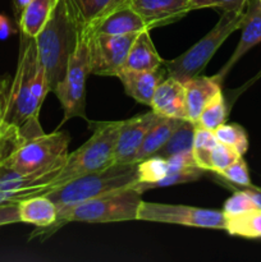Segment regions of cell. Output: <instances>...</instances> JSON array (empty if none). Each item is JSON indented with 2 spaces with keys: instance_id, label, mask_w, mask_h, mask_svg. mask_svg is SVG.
Wrapping results in <instances>:
<instances>
[{
  "instance_id": "41",
  "label": "cell",
  "mask_w": 261,
  "mask_h": 262,
  "mask_svg": "<svg viewBox=\"0 0 261 262\" xmlns=\"http://www.w3.org/2000/svg\"><path fill=\"white\" fill-rule=\"evenodd\" d=\"M260 2H261V0H260Z\"/></svg>"
},
{
  "instance_id": "24",
  "label": "cell",
  "mask_w": 261,
  "mask_h": 262,
  "mask_svg": "<svg viewBox=\"0 0 261 262\" xmlns=\"http://www.w3.org/2000/svg\"><path fill=\"white\" fill-rule=\"evenodd\" d=\"M227 232L243 238H261V210L255 209L238 216L228 217Z\"/></svg>"
},
{
  "instance_id": "36",
  "label": "cell",
  "mask_w": 261,
  "mask_h": 262,
  "mask_svg": "<svg viewBox=\"0 0 261 262\" xmlns=\"http://www.w3.org/2000/svg\"><path fill=\"white\" fill-rule=\"evenodd\" d=\"M14 223H20L18 204L0 205V227Z\"/></svg>"
},
{
  "instance_id": "25",
  "label": "cell",
  "mask_w": 261,
  "mask_h": 262,
  "mask_svg": "<svg viewBox=\"0 0 261 262\" xmlns=\"http://www.w3.org/2000/svg\"><path fill=\"white\" fill-rule=\"evenodd\" d=\"M228 112L229 110L225 104V99L223 96V92L220 91L207 102V105L204 107L194 124L199 128H204V129L214 132L217 127L227 122Z\"/></svg>"
},
{
  "instance_id": "15",
  "label": "cell",
  "mask_w": 261,
  "mask_h": 262,
  "mask_svg": "<svg viewBox=\"0 0 261 262\" xmlns=\"http://www.w3.org/2000/svg\"><path fill=\"white\" fill-rule=\"evenodd\" d=\"M168 77L165 67H159L153 71H128L123 69L117 78L122 82L128 96L140 104L150 106L154 94L159 84Z\"/></svg>"
},
{
  "instance_id": "10",
  "label": "cell",
  "mask_w": 261,
  "mask_h": 262,
  "mask_svg": "<svg viewBox=\"0 0 261 262\" xmlns=\"http://www.w3.org/2000/svg\"><path fill=\"white\" fill-rule=\"evenodd\" d=\"M138 33L110 36L94 33L89 38L90 74L117 77L124 68L128 51Z\"/></svg>"
},
{
  "instance_id": "26",
  "label": "cell",
  "mask_w": 261,
  "mask_h": 262,
  "mask_svg": "<svg viewBox=\"0 0 261 262\" xmlns=\"http://www.w3.org/2000/svg\"><path fill=\"white\" fill-rule=\"evenodd\" d=\"M219 141L215 137L214 132L204 128L196 127L193 138V146H192V155H193L196 165L205 171H211V163H210V155L214 150L215 146Z\"/></svg>"
},
{
  "instance_id": "35",
  "label": "cell",
  "mask_w": 261,
  "mask_h": 262,
  "mask_svg": "<svg viewBox=\"0 0 261 262\" xmlns=\"http://www.w3.org/2000/svg\"><path fill=\"white\" fill-rule=\"evenodd\" d=\"M166 165H168V174L174 173V171L188 170V169L199 168V166L196 165L193 155H192V151L177 154V155L170 156V158L166 159Z\"/></svg>"
},
{
  "instance_id": "2",
  "label": "cell",
  "mask_w": 261,
  "mask_h": 262,
  "mask_svg": "<svg viewBox=\"0 0 261 262\" xmlns=\"http://www.w3.org/2000/svg\"><path fill=\"white\" fill-rule=\"evenodd\" d=\"M79 26L68 0H56L49 20L35 38L50 91L63 79L76 48Z\"/></svg>"
},
{
  "instance_id": "16",
  "label": "cell",
  "mask_w": 261,
  "mask_h": 262,
  "mask_svg": "<svg viewBox=\"0 0 261 262\" xmlns=\"http://www.w3.org/2000/svg\"><path fill=\"white\" fill-rule=\"evenodd\" d=\"M74 13L79 30H96L97 26L112 13L129 5L130 0H68Z\"/></svg>"
},
{
  "instance_id": "19",
  "label": "cell",
  "mask_w": 261,
  "mask_h": 262,
  "mask_svg": "<svg viewBox=\"0 0 261 262\" xmlns=\"http://www.w3.org/2000/svg\"><path fill=\"white\" fill-rule=\"evenodd\" d=\"M164 59L156 51L151 40L150 31H142L136 36L129 51L124 68L128 71H153L163 66Z\"/></svg>"
},
{
  "instance_id": "29",
  "label": "cell",
  "mask_w": 261,
  "mask_h": 262,
  "mask_svg": "<svg viewBox=\"0 0 261 262\" xmlns=\"http://www.w3.org/2000/svg\"><path fill=\"white\" fill-rule=\"evenodd\" d=\"M166 174H168L166 159L160 156H150L138 163V183H154L164 178Z\"/></svg>"
},
{
  "instance_id": "23",
  "label": "cell",
  "mask_w": 261,
  "mask_h": 262,
  "mask_svg": "<svg viewBox=\"0 0 261 262\" xmlns=\"http://www.w3.org/2000/svg\"><path fill=\"white\" fill-rule=\"evenodd\" d=\"M194 132H196V124L191 120H183V123L171 133L165 145L155 154V156L168 159L177 154L192 151Z\"/></svg>"
},
{
  "instance_id": "38",
  "label": "cell",
  "mask_w": 261,
  "mask_h": 262,
  "mask_svg": "<svg viewBox=\"0 0 261 262\" xmlns=\"http://www.w3.org/2000/svg\"><path fill=\"white\" fill-rule=\"evenodd\" d=\"M13 33L12 25L4 14H0V40H7Z\"/></svg>"
},
{
  "instance_id": "31",
  "label": "cell",
  "mask_w": 261,
  "mask_h": 262,
  "mask_svg": "<svg viewBox=\"0 0 261 262\" xmlns=\"http://www.w3.org/2000/svg\"><path fill=\"white\" fill-rule=\"evenodd\" d=\"M242 155L237 152L230 146L224 145V143H217L211 151L210 155V163H211V171L215 174H222L223 170L228 168L232 163H234L238 158Z\"/></svg>"
},
{
  "instance_id": "21",
  "label": "cell",
  "mask_w": 261,
  "mask_h": 262,
  "mask_svg": "<svg viewBox=\"0 0 261 262\" xmlns=\"http://www.w3.org/2000/svg\"><path fill=\"white\" fill-rule=\"evenodd\" d=\"M183 123V119H177V118H165L160 117L153 127L148 129L147 135L143 138L142 143H141L140 148L136 152L135 158H133L132 163H140V161L145 160V159L154 156L164 145L171 133Z\"/></svg>"
},
{
  "instance_id": "40",
  "label": "cell",
  "mask_w": 261,
  "mask_h": 262,
  "mask_svg": "<svg viewBox=\"0 0 261 262\" xmlns=\"http://www.w3.org/2000/svg\"><path fill=\"white\" fill-rule=\"evenodd\" d=\"M12 127H14V125L9 124V123L5 122L4 119H0V136L4 135V133H7Z\"/></svg>"
},
{
  "instance_id": "28",
  "label": "cell",
  "mask_w": 261,
  "mask_h": 262,
  "mask_svg": "<svg viewBox=\"0 0 261 262\" xmlns=\"http://www.w3.org/2000/svg\"><path fill=\"white\" fill-rule=\"evenodd\" d=\"M205 170L200 168H193L188 169V170H181V171H174V173L166 174L164 178H161L160 181L154 182L150 184H141L137 183L133 186V188L136 191H138L140 193H143L145 191H148L151 188H159V187H169L174 186V184H181V183H189V182H196L204 176Z\"/></svg>"
},
{
  "instance_id": "3",
  "label": "cell",
  "mask_w": 261,
  "mask_h": 262,
  "mask_svg": "<svg viewBox=\"0 0 261 262\" xmlns=\"http://www.w3.org/2000/svg\"><path fill=\"white\" fill-rule=\"evenodd\" d=\"M138 183V163L112 164L101 170L74 178L46 193L59 211L79 202L89 201L113 192L133 188Z\"/></svg>"
},
{
  "instance_id": "18",
  "label": "cell",
  "mask_w": 261,
  "mask_h": 262,
  "mask_svg": "<svg viewBox=\"0 0 261 262\" xmlns=\"http://www.w3.org/2000/svg\"><path fill=\"white\" fill-rule=\"evenodd\" d=\"M18 211L20 223L33 224L41 229L53 227L58 219L55 204L45 194H36L19 201Z\"/></svg>"
},
{
  "instance_id": "11",
  "label": "cell",
  "mask_w": 261,
  "mask_h": 262,
  "mask_svg": "<svg viewBox=\"0 0 261 262\" xmlns=\"http://www.w3.org/2000/svg\"><path fill=\"white\" fill-rule=\"evenodd\" d=\"M159 118L160 115L150 110L145 114H140L130 119L123 120L119 136H118L117 146H115L114 164L132 163L148 129L153 127L154 123Z\"/></svg>"
},
{
  "instance_id": "20",
  "label": "cell",
  "mask_w": 261,
  "mask_h": 262,
  "mask_svg": "<svg viewBox=\"0 0 261 262\" xmlns=\"http://www.w3.org/2000/svg\"><path fill=\"white\" fill-rule=\"evenodd\" d=\"M142 31H148L146 23L130 8V5H125L105 18L91 35L102 33V35L110 36H123L130 35V33H140Z\"/></svg>"
},
{
  "instance_id": "17",
  "label": "cell",
  "mask_w": 261,
  "mask_h": 262,
  "mask_svg": "<svg viewBox=\"0 0 261 262\" xmlns=\"http://www.w3.org/2000/svg\"><path fill=\"white\" fill-rule=\"evenodd\" d=\"M183 84L186 91L187 118L192 123H196L207 102L222 91V82L215 78V76H196Z\"/></svg>"
},
{
  "instance_id": "12",
  "label": "cell",
  "mask_w": 261,
  "mask_h": 262,
  "mask_svg": "<svg viewBox=\"0 0 261 262\" xmlns=\"http://www.w3.org/2000/svg\"><path fill=\"white\" fill-rule=\"evenodd\" d=\"M129 5L148 31L177 22L192 10L189 0H130Z\"/></svg>"
},
{
  "instance_id": "8",
  "label": "cell",
  "mask_w": 261,
  "mask_h": 262,
  "mask_svg": "<svg viewBox=\"0 0 261 262\" xmlns=\"http://www.w3.org/2000/svg\"><path fill=\"white\" fill-rule=\"evenodd\" d=\"M89 31L79 30L78 40L63 79L59 82L54 94L58 96L64 110L63 123L74 117L86 118V78L90 74L89 67Z\"/></svg>"
},
{
  "instance_id": "34",
  "label": "cell",
  "mask_w": 261,
  "mask_h": 262,
  "mask_svg": "<svg viewBox=\"0 0 261 262\" xmlns=\"http://www.w3.org/2000/svg\"><path fill=\"white\" fill-rule=\"evenodd\" d=\"M25 140L26 137L17 127H12L7 133L0 136V165Z\"/></svg>"
},
{
  "instance_id": "13",
  "label": "cell",
  "mask_w": 261,
  "mask_h": 262,
  "mask_svg": "<svg viewBox=\"0 0 261 262\" xmlns=\"http://www.w3.org/2000/svg\"><path fill=\"white\" fill-rule=\"evenodd\" d=\"M242 35H241L240 42L237 48L233 51L229 60L223 66V68L215 74V78L223 82V79L227 77L230 69L233 68L235 63L243 58L248 50L261 42V2L260 0H248L245 8V15H243L242 25Z\"/></svg>"
},
{
  "instance_id": "9",
  "label": "cell",
  "mask_w": 261,
  "mask_h": 262,
  "mask_svg": "<svg viewBox=\"0 0 261 262\" xmlns=\"http://www.w3.org/2000/svg\"><path fill=\"white\" fill-rule=\"evenodd\" d=\"M141 222L178 224L187 227L205 228V229L227 230L228 217L223 210L201 209V207L186 206V205L158 204V202L142 201L137 214Z\"/></svg>"
},
{
  "instance_id": "4",
  "label": "cell",
  "mask_w": 261,
  "mask_h": 262,
  "mask_svg": "<svg viewBox=\"0 0 261 262\" xmlns=\"http://www.w3.org/2000/svg\"><path fill=\"white\" fill-rule=\"evenodd\" d=\"M122 123L123 120L96 123L91 137L81 147L68 154L66 164L44 194L68 183L72 179L101 170L114 164L115 146Z\"/></svg>"
},
{
  "instance_id": "1",
  "label": "cell",
  "mask_w": 261,
  "mask_h": 262,
  "mask_svg": "<svg viewBox=\"0 0 261 262\" xmlns=\"http://www.w3.org/2000/svg\"><path fill=\"white\" fill-rule=\"evenodd\" d=\"M49 91L48 77L38 58L35 38L20 32L19 56L10 83L5 122L19 129L40 130L38 114Z\"/></svg>"
},
{
  "instance_id": "27",
  "label": "cell",
  "mask_w": 261,
  "mask_h": 262,
  "mask_svg": "<svg viewBox=\"0 0 261 262\" xmlns=\"http://www.w3.org/2000/svg\"><path fill=\"white\" fill-rule=\"evenodd\" d=\"M214 135L220 143L230 146L240 155H245L248 148V137L246 130L240 124H222L214 130Z\"/></svg>"
},
{
  "instance_id": "32",
  "label": "cell",
  "mask_w": 261,
  "mask_h": 262,
  "mask_svg": "<svg viewBox=\"0 0 261 262\" xmlns=\"http://www.w3.org/2000/svg\"><path fill=\"white\" fill-rule=\"evenodd\" d=\"M223 178H225L227 181L232 182L233 184H237V186L247 187L251 186V178L250 173H248V168L246 161L243 160V156L238 158L234 163L230 164L225 170H223L222 174Z\"/></svg>"
},
{
  "instance_id": "33",
  "label": "cell",
  "mask_w": 261,
  "mask_h": 262,
  "mask_svg": "<svg viewBox=\"0 0 261 262\" xmlns=\"http://www.w3.org/2000/svg\"><path fill=\"white\" fill-rule=\"evenodd\" d=\"M248 0H189L191 9L217 8L223 12H243Z\"/></svg>"
},
{
  "instance_id": "30",
  "label": "cell",
  "mask_w": 261,
  "mask_h": 262,
  "mask_svg": "<svg viewBox=\"0 0 261 262\" xmlns=\"http://www.w3.org/2000/svg\"><path fill=\"white\" fill-rule=\"evenodd\" d=\"M255 209V204H253L252 199H251L247 192L242 191V189H234L233 196L225 201L223 212H224L227 217H233L246 214V212Z\"/></svg>"
},
{
  "instance_id": "37",
  "label": "cell",
  "mask_w": 261,
  "mask_h": 262,
  "mask_svg": "<svg viewBox=\"0 0 261 262\" xmlns=\"http://www.w3.org/2000/svg\"><path fill=\"white\" fill-rule=\"evenodd\" d=\"M10 78L8 76H0V119H4L8 107V99H9Z\"/></svg>"
},
{
  "instance_id": "42",
  "label": "cell",
  "mask_w": 261,
  "mask_h": 262,
  "mask_svg": "<svg viewBox=\"0 0 261 262\" xmlns=\"http://www.w3.org/2000/svg\"><path fill=\"white\" fill-rule=\"evenodd\" d=\"M55 2H56V0H55Z\"/></svg>"
},
{
  "instance_id": "22",
  "label": "cell",
  "mask_w": 261,
  "mask_h": 262,
  "mask_svg": "<svg viewBox=\"0 0 261 262\" xmlns=\"http://www.w3.org/2000/svg\"><path fill=\"white\" fill-rule=\"evenodd\" d=\"M55 0H32L19 14L20 32L36 38L45 27L53 12Z\"/></svg>"
},
{
  "instance_id": "14",
  "label": "cell",
  "mask_w": 261,
  "mask_h": 262,
  "mask_svg": "<svg viewBox=\"0 0 261 262\" xmlns=\"http://www.w3.org/2000/svg\"><path fill=\"white\" fill-rule=\"evenodd\" d=\"M150 106L160 117L188 120L183 82L166 77L156 89Z\"/></svg>"
},
{
  "instance_id": "39",
  "label": "cell",
  "mask_w": 261,
  "mask_h": 262,
  "mask_svg": "<svg viewBox=\"0 0 261 262\" xmlns=\"http://www.w3.org/2000/svg\"><path fill=\"white\" fill-rule=\"evenodd\" d=\"M31 2H32V0H14L15 10H17V12L20 14V12H22V10L25 9V8L27 7Z\"/></svg>"
},
{
  "instance_id": "6",
  "label": "cell",
  "mask_w": 261,
  "mask_h": 262,
  "mask_svg": "<svg viewBox=\"0 0 261 262\" xmlns=\"http://www.w3.org/2000/svg\"><path fill=\"white\" fill-rule=\"evenodd\" d=\"M142 202V193L135 188L113 192L89 201L79 202L69 209L58 212L53 225L56 230L66 223H120L137 220L138 209Z\"/></svg>"
},
{
  "instance_id": "5",
  "label": "cell",
  "mask_w": 261,
  "mask_h": 262,
  "mask_svg": "<svg viewBox=\"0 0 261 262\" xmlns=\"http://www.w3.org/2000/svg\"><path fill=\"white\" fill-rule=\"evenodd\" d=\"M69 136L64 132L28 137L3 163L19 174H48L60 170L68 156Z\"/></svg>"
},
{
  "instance_id": "7",
  "label": "cell",
  "mask_w": 261,
  "mask_h": 262,
  "mask_svg": "<svg viewBox=\"0 0 261 262\" xmlns=\"http://www.w3.org/2000/svg\"><path fill=\"white\" fill-rule=\"evenodd\" d=\"M243 15H245V10L243 12H223L219 22L199 42L194 43L186 53L177 56L176 59L163 61L168 76L183 83L199 76L206 68L207 63L216 53L217 49L229 37L230 33L241 28Z\"/></svg>"
}]
</instances>
